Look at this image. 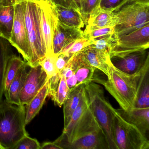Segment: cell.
Masks as SVG:
<instances>
[{
  "label": "cell",
  "instance_id": "cell-1",
  "mask_svg": "<svg viewBox=\"0 0 149 149\" xmlns=\"http://www.w3.org/2000/svg\"><path fill=\"white\" fill-rule=\"evenodd\" d=\"M141 71L142 70L135 74H128L115 68L111 61L107 80L94 75L93 81L103 85L118 103L122 109L127 111L134 108Z\"/></svg>",
  "mask_w": 149,
  "mask_h": 149
},
{
  "label": "cell",
  "instance_id": "cell-2",
  "mask_svg": "<svg viewBox=\"0 0 149 149\" xmlns=\"http://www.w3.org/2000/svg\"><path fill=\"white\" fill-rule=\"evenodd\" d=\"M28 135L25 125V107L8 103L0 104V147L13 149L18 141Z\"/></svg>",
  "mask_w": 149,
  "mask_h": 149
},
{
  "label": "cell",
  "instance_id": "cell-3",
  "mask_svg": "<svg viewBox=\"0 0 149 149\" xmlns=\"http://www.w3.org/2000/svg\"><path fill=\"white\" fill-rule=\"evenodd\" d=\"M29 46V67L39 65L47 55L41 26L39 0H22Z\"/></svg>",
  "mask_w": 149,
  "mask_h": 149
},
{
  "label": "cell",
  "instance_id": "cell-4",
  "mask_svg": "<svg viewBox=\"0 0 149 149\" xmlns=\"http://www.w3.org/2000/svg\"><path fill=\"white\" fill-rule=\"evenodd\" d=\"M113 13L118 18L114 27L117 39L149 25V4L128 0Z\"/></svg>",
  "mask_w": 149,
  "mask_h": 149
},
{
  "label": "cell",
  "instance_id": "cell-5",
  "mask_svg": "<svg viewBox=\"0 0 149 149\" xmlns=\"http://www.w3.org/2000/svg\"><path fill=\"white\" fill-rule=\"evenodd\" d=\"M84 87L91 110L106 138L108 148L117 149L114 139L113 116L102 88L93 81L84 85Z\"/></svg>",
  "mask_w": 149,
  "mask_h": 149
},
{
  "label": "cell",
  "instance_id": "cell-6",
  "mask_svg": "<svg viewBox=\"0 0 149 149\" xmlns=\"http://www.w3.org/2000/svg\"><path fill=\"white\" fill-rule=\"evenodd\" d=\"M9 41L22 54L25 61L28 63L29 46L22 0H15L14 19Z\"/></svg>",
  "mask_w": 149,
  "mask_h": 149
},
{
  "label": "cell",
  "instance_id": "cell-7",
  "mask_svg": "<svg viewBox=\"0 0 149 149\" xmlns=\"http://www.w3.org/2000/svg\"><path fill=\"white\" fill-rule=\"evenodd\" d=\"M110 57L111 63L118 70L128 74H135L149 60V48L111 55Z\"/></svg>",
  "mask_w": 149,
  "mask_h": 149
},
{
  "label": "cell",
  "instance_id": "cell-8",
  "mask_svg": "<svg viewBox=\"0 0 149 149\" xmlns=\"http://www.w3.org/2000/svg\"><path fill=\"white\" fill-rule=\"evenodd\" d=\"M149 48V25H147L118 38L110 56Z\"/></svg>",
  "mask_w": 149,
  "mask_h": 149
},
{
  "label": "cell",
  "instance_id": "cell-9",
  "mask_svg": "<svg viewBox=\"0 0 149 149\" xmlns=\"http://www.w3.org/2000/svg\"><path fill=\"white\" fill-rule=\"evenodd\" d=\"M41 26L47 49V55L53 54L54 33L58 22L54 4L50 0H39Z\"/></svg>",
  "mask_w": 149,
  "mask_h": 149
},
{
  "label": "cell",
  "instance_id": "cell-10",
  "mask_svg": "<svg viewBox=\"0 0 149 149\" xmlns=\"http://www.w3.org/2000/svg\"><path fill=\"white\" fill-rule=\"evenodd\" d=\"M49 78L40 64L28 72L19 97L22 106L27 105L43 87Z\"/></svg>",
  "mask_w": 149,
  "mask_h": 149
},
{
  "label": "cell",
  "instance_id": "cell-11",
  "mask_svg": "<svg viewBox=\"0 0 149 149\" xmlns=\"http://www.w3.org/2000/svg\"><path fill=\"white\" fill-rule=\"evenodd\" d=\"M83 33L81 29L65 26L58 20L53 37V54L58 55L66 45L83 38Z\"/></svg>",
  "mask_w": 149,
  "mask_h": 149
},
{
  "label": "cell",
  "instance_id": "cell-12",
  "mask_svg": "<svg viewBox=\"0 0 149 149\" xmlns=\"http://www.w3.org/2000/svg\"><path fill=\"white\" fill-rule=\"evenodd\" d=\"M63 149H109L104 133L102 131L88 132L63 146Z\"/></svg>",
  "mask_w": 149,
  "mask_h": 149
},
{
  "label": "cell",
  "instance_id": "cell-13",
  "mask_svg": "<svg viewBox=\"0 0 149 149\" xmlns=\"http://www.w3.org/2000/svg\"><path fill=\"white\" fill-rule=\"evenodd\" d=\"M109 106L111 112L118 118L123 127L132 149H149V140L146 136L143 135L136 126L125 119L119 111L114 109L110 103Z\"/></svg>",
  "mask_w": 149,
  "mask_h": 149
},
{
  "label": "cell",
  "instance_id": "cell-14",
  "mask_svg": "<svg viewBox=\"0 0 149 149\" xmlns=\"http://www.w3.org/2000/svg\"><path fill=\"white\" fill-rule=\"evenodd\" d=\"M72 63L77 86L93 81L96 69L89 63L81 51L72 56Z\"/></svg>",
  "mask_w": 149,
  "mask_h": 149
},
{
  "label": "cell",
  "instance_id": "cell-15",
  "mask_svg": "<svg viewBox=\"0 0 149 149\" xmlns=\"http://www.w3.org/2000/svg\"><path fill=\"white\" fill-rule=\"evenodd\" d=\"M117 23V17L113 12L105 11L96 7L89 15L84 31L108 27H114Z\"/></svg>",
  "mask_w": 149,
  "mask_h": 149
},
{
  "label": "cell",
  "instance_id": "cell-16",
  "mask_svg": "<svg viewBox=\"0 0 149 149\" xmlns=\"http://www.w3.org/2000/svg\"><path fill=\"white\" fill-rule=\"evenodd\" d=\"M15 0H0V36L9 41L15 12Z\"/></svg>",
  "mask_w": 149,
  "mask_h": 149
},
{
  "label": "cell",
  "instance_id": "cell-17",
  "mask_svg": "<svg viewBox=\"0 0 149 149\" xmlns=\"http://www.w3.org/2000/svg\"><path fill=\"white\" fill-rule=\"evenodd\" d=\"M89 63L105 74L107 77L109 74L110 55L101 52L91 45L81 51Z\"/></svg>",
  "mask_w": 149,
  "mask_h": 149
},
{
  "label": "cell",
  "instance_id": "cell-18",
  "mask_svg": "<svg viewBox=\"0 0 149 149\" xmlns=\"http://www.w3.org/2000/svg\"><path fill=\"white\" fill-rule=\"evenodd\" d=\"M118 110L125 119L146 136L149 130V108H133L127 111Z\"/></svg>",
  "mask_w": 149,
  "mask_h": 149
},
{
  "label": "cell",
  "instance_id": "cell-19",
  "mask_svg": "<svg viewBox=\"0 0 149 149\" xmlns=\"http://www.w3.org/2000/svg\"><path fill=\"white\" fill-rule=\"evenodd\" d=\"M134 108H149V59L141 71Z\"/></svg>",
  "mask_w": 149,
  "mask_h": 149
},
{
  "label": "cell",
  "instance_id": "cell-20",
  "mask_svg": "<svg viewBox=\"0 0 149 149\" xmlns=\"http://www.w3.org/2000/svg\"><path fill=\"white\" fill-rule=\"evenodd\" d=\"M28 66H29L26 62L21 67L11 83L8 91L5 94L6 100L8 103L18 106H22L20 102V95L27 74V68Z\"/></svg>",
  "mask_w": 149,
  "mask_h": 149
},
{
  "label": "cell",
  "instance_id": "cell-21",
  "mask_svg": "<svg viewBox=\"0 0 149 149\" xmlns=\"http://www.w3.org/2000/svg\"><path fill=\"white\" fill-rule=\"evenodd\" d=\"M12 44L8 40L0 36V104L5 91L6 73L8 61L13 53Z\"/></svg>",
  "mask_w": 149,
  "mask_h": 149
},
{
  "label": "cell",
  "instance_id": "cell-22",
  "mask_svg": "<svg viewBox=\"0 0 149 149\" xmlns=\"http://www.w3.org/2000/svg\"><path fill=\"white\" fill-rule=\"evenodd\" d=\"M54 6L58 20L61 23L68 26L81 29L86 25L83 17L79 12L71 8Z\"/></svg>",
  "mask_w": 149,
  "mask_h": 149
},
{
  "label": "cell",
  "instance_id": "cell-23",
  "mask_svg": "<svg viewBox=\"0 0 149 149\" xmlns=\"http://www.w3.org/2000/svg\"><path fill=\"white\" fill-rule=\"evenodd\" d=\"M49 79L36 95L29 102L25 109V125L29 123L40 112L48 96Z\"/></svg>",
  "mask_w": 149,
  "mask_h": 149
},
{
  "label": "cell",
  "instance_id": "cell-24",
  "mask_svg": "<svg viewBox=\"0 0 149 149\" xmlns=\"http://www.w3.org/2000/svg\"><path fill=\"white\" fill-rule=\"evenodd\" d=\"M84 88V84L77 86L70 91L63 104L64 128L68 124L73 112L79 105L81 97Z\"/></svg>",
  "mask_w": 149,
  "mask_h": 149
},
{
  "label": "cell",
  "instance_id": "cell-25",
  "mask_svg": "<svg viewBox=\"0 0 149 149\" xmlns=\"http://www.w3.org/2000/svg\"><path fill=\"white\" fill-rule=\"evenodd\" d=\"M111 113L113 116L114 139L117 149H132L131 146L123 127L117 117L112 112Z\"/></svg>",
  "mask_w": 149,
  "mask_h": 149
},
{
  "label": "cell",
  "instance_id": "cell-26",
  "mask_svg": "<svg viewBox=\"0 0 149 149\" xmlns=\"http://www.w3.org/2000/svg\"><path fill=\"white\" fill-rule=\"evenodd\" d=\"M26 63L20 56L14 54L11 56L8 61L6 73L4 94H6L8 91L11 83L17 74L21 67Z\"/></svg>",
  "mask_w": 149,
  "mask_h": 149
},
{
  "label": "cell",
  "instance_id": "cell-27",
  "mask_svg": "<svg viewBox=\"0 0 149 149\" xmlns=\"http://www.w3.org/2000/svg\"><path fill=\"white\" fill-rule=\"evenodd\" d=\"M117 40L114 33L100 36L90 40L92 43L91 45L97 50L110 55L111 49L116 44Z\"/></svg>",
  "mask_w": 149,
  "mask_h": 149
},
{
  "label": "cell",
  "instance_id": "cell-28",
  "mask_svg": "<svg viewBox=\"0 0 149 149\" xmlns=\"http://www.w3.org/2000/svg\"><path fill=\"white\" fill-rule=\"evenodd\" d=\"M91 44L92 43L90 40H88L83 37L76 40L73 41L66 45L62 49L60 54L73 55L80 52L84 48Z\"/></svg>",
  "mask_w": 149,
  "mask_h": 149
},
{
  "label": "cell",
  "instance_id": "cell-29",
  "mask_svg": "<svg viewBox=\"0 0 149 149\" xmlns=\"http://www.w3.org/2000/svg\"><path fill=\"white\" fill-rule=\"evenodd\" d=\"M69 92V89L66 83V79L63 76L61 75L59 85L52 100L55 104L61 107L63 105Z\"/></svg>",
  "mask_w": 149,
  "mask_h": 149
},
{
  "label": "cell",
  "instance_id": "cell-30",
  "mask_svg": "<svg viewBox=\"0 0 149 149\" xmlns=\"http://www.w3.org/2000/svg\"><path fill=\"white\" fill-rule=\"evenodd\" d=\"M56 57L57 55L54 54L47 55L46 57L39 64L46 72L49 79L57 72L56 67Z\"/></svg>",
  "mask_w": 149,
  "mask_h": 149
},
{
  "label": "cell",
  "instance_id": "cell-31",
  "mask_svg": "<svg viewBox=\"0 0 149 149\" xmlns=\"http://www.w3.org/2000/svg\"><path fill=\"white\" fill-rule=\"evenodd\" d=\"M41 145L38 140L26 135L20 139L13 149H40Z\"/></svg>",
  "mask_w": 149,
  "mask_h": 149
},
{
  "label": "cell",
  "instance_id": "cell-32",
  "mask_svg": "<svg viewBox=\"0 0 149 149\" xmlns=\"http://www.w3.org/2000/svg\"><path fill=\"white\" fill-rule=\"evenodd\" d=\"M115 29L113 27L102 28L91 31H83V36L84 38L88 40H91L97 37L112 34L114 33Z\"/></svg>",
  "mask_w": 149,
  "mask_h": 149
},
{
  "label": "cell",
  "instance_id": "cell-33",
  "mask_svg": "<svg viewBox=\"0 0 149 149\" xmlns=\"http://www.w3.org/2000/svg\"><path fill=\"white\" fill-rule=\"evenodd\" d=\"M50 1L54 5L56 6H60L66 8L74 9L81 14L83 16L81 0H50Z\"/></svg>",
  "mask_w": 149,
  "mask_h": 149
},
{
  "label": "cell",
  "instance_id": "cell-34",
  "mask_svg": "<svg viewBox=\"0 0 149 149\" xmlns=\"http://www.w3.org/2000/svg\"><path fill=\"white\" fill-rule=\"evenodd\" d=\"M128 0H100L97 7L103 10L113 12L123 5Z\"/></svg>",
  "mask_w": 149,
  "mask_h": 149
},
{
  "label": "cell",
  "instance_id": "cell-35",
  "mask_svg": "<svg viewBox=\"0 0 149 149\" xmlns=\"http://www.w3.org/2000/svg\"><path fill=\"white\" fill-rule=\"evenodd\" d=\"M100 0H81L82 12L84 19L87 23L89 15L99 4Z\"/></svg>",
  "mask_w": 149,
  "mask_h": 149
},
{
  "label": "cell",
  "instance_id": "cell-36",
  "mask_svg": "<svg viewBox=\"0 0 149 149\" xmlns=\"http://www.w3.org/2000/svg\"><path fill=\"white\" fill-rule=\"evenodd\" d=\"M61 77V74L57 72L51 78L49 79L48 96L50 97L52 99L54 97L55 94L58 88Z\"/></svg>",
  "mask_w": 149,
  "mask_h": 149
},
{
  "label": "cell",
  "instance_id": "cell-37",
  "mask_svg": "<svg viewBox=\"0 0 149 149\" xmlns=\"http://www.w3.org/2000/svg\"><path fill=\"white\" fill-rule=\"evenodd\" d=\"M72 55H73L63 54L57 55L56 61V71L58 73L60 74L62 71Z\"/></svg>",
  "mask_w": 149,
  "mask_h": 149
},
{
  "label": "cell",
  "instance_id": "cell-38",
  "mask_svg": "<svg viewBox=\"0 0 149 149\" xmlns=\"http://www.w3.org/2000/svg\"><path fill=\"white\" fill-rule=\"evenodd\" d=\"M67 86L69 89L70 91L72 90L77 86V81L74 74L70 77L66 79Z\"/></svg>",
  "mask_w": 149,
  "mask_h": 149
},
{
  "label": "cell",
  "instance_id": "cell-39",
  "mask_svg": "<svg viewBox=\"0 0 149 149\" xmlns=\"http://www.w3.org/2000/svg\"><path fill=\"white\" fill-rule=\"evenodd\" d=\"M40 149H62L54 142H46L41 145Z\"/></svg>",
  "mask_w": 149,
  "mask_h": 149
},
{
  "label": "cell",
  "instance_id": "cell-40",
  "mask_svg": "<svg viewBox=\"0 0 149 149\" xmlns=\"http://www.w3.org/2000/svg\"><path fill=\"white\" fill-rule=\"evenodd\" d=\"M133 1L137 2H140V3L149 4V0H133Z\"/></svg>",
  "mask_w": 149,
  "mask_h": 149
},
{
  "label": "cell",
  "instance_id": "cell-41",
  "mask_svg": "<svg viewBox=\"0 0 149 149\" xmlns=\"http://www.w3.org/2000/svg\"><path fill=\"white\" fill-rule=\"evenodd\" d=\"M0 149H1V147H0Z\"/></svg>",
  "mask_w": 149,
  "mask_h": 149
}]
</instances>
